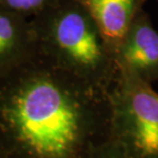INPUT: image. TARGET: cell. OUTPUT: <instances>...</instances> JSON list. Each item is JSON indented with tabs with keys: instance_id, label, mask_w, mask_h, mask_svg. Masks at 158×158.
I'll return each instance as SVG.
<instances>
[{
	"instance_id": "obj_4",
	"label": "cell",
	"mask_w": 158,
	"mask_h": 158,
	"mask_svg": "<svg viewBox=\"0 0 158 158\" xmlns=\"http://www.w3.org/2000/svg\"><path fill=\"white\" fill-rule=\"evenodd\" d=\"M115 58L118 68L152 84L158 81V32L143 7L134 16L123 37Z\"/></svg>"
},
{
	"instance_id": "obj_5",
	"label": "cell",
	"mask_w": 158,
	"mask_h": 158,
	"mask_svg": "<svg viewBox=\"0 0 158 158\" xmlns=\"http://www.w3.org/2000/svg\"><path fill=\"white\" fill-rule=\"evenodd\" d=\"M38 54L31 19L0 6V77Z\"/></svg>"
},
{
	"instance_id": "obj_1",
	"label": "cell",
	"mask_w": 158,
	"mask_h": 158,
	"mask_svg": "<svg viewBox=\"0 0 158 158\" xmlns=\"http://www.w3.org/2000/svg\"><path fill=\"white\" fill-rule=\"evenodd\" d=\"M110 127V91L39 53L0 77V158H89Z\"/></svg>"
},
{
	"instance_id": "obj_6",
	"label": "cell",
	"mask_w": 158,
	"mask_h": 158,
	"mask_svg": "<svg viewBox=\"0 0 158 158\" xmlns=\"http://www.w3.org/2000/svg\"><path fill=\"white\" fill-rule=\"evenodd\" d=\"M94 19L115 54L134 16L145 0H75Z\"/></svg>"
},
{
	"instance_id": "obj_7",
	"label": "cell",
	"mask_w": 158,
	"mask_h": 158,
	"mask_svg": "<svg viewBox=\"0 0 158 158\" xmlns=\"http://www.w3.org/2000/svg\"><path fill=\"white\" fill-rule=\"evenodd\" d=\"M58 0H0V6L23 16L34 18Z\"/></svg>"
},
{
	"instance_id": "obj_8",
	"label": "cell",
	"mask_w": 158,
	"mask_h": 158,
	"mask_svg": "<svg viewBox=\"0 0 158 158\" xmlns=\"http://www.w3.org/2000/svg\"><path fill=\"white\" fill-rule=\"evenodd\" d=\"M89 158H129L123 148L115 141L109 138L108 140L99 145L91 153Z\"/></svg>"
},
{
	"instance_id": "obj_3",
	"label": "cell",
	"mask_w": 158,
	"mask_h": 158,
	"mask_svg": "<svg viewBox=\"0 0 158 158\" xmlns=\"http://www.w3.org/2000/svg\"><path fill=\"white\" fill-rule=\"evenodd\" d=\"M110 102V138L129 158H158V93L151 84L119 68Z\"/></svg>"
},
{
	"instance_id": "obj_2",
	"label": "cell",
	"mask_w": 158,
	"mask_h": 158,
	"mask_svg": "<svg viewBox=\"0 0 158 158\" xmlns=\"http://www.w3.org/2000/svg\"><path fill=\"white\" fill-rule=\"evenodd\" d=\"M38 53L57 68L110 91L119 73L99 26L75 0H58L31 19Z\"/></svg>"
}]
</instances>
